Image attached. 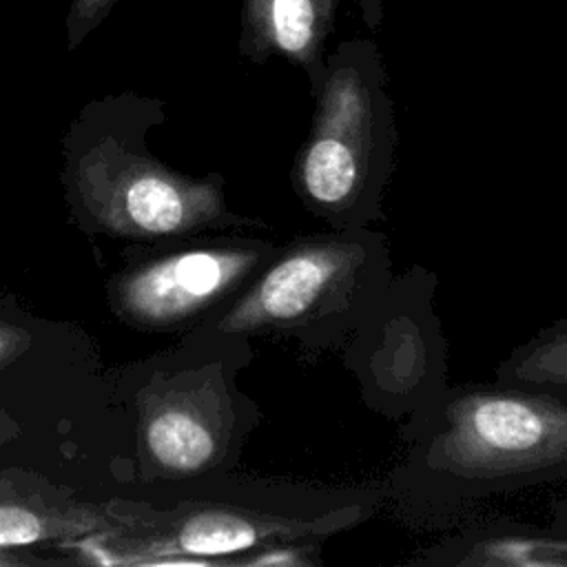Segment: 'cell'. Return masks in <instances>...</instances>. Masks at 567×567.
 <instances>
[{
  "instance_id": "3",
  "label": "cell",
  "mask_w": 567,
  "mask_h": 567,
  "mask_svg": "<svg viewBox=\"0 0 567 567\" xmlns=\"http://www.w3.org/2000/svg\"><path fill=\"white\" fill-rule=\"evenodd\" d=\"M388 241L379 230H330L277 248L219 319L226 337L284 334L330 346L361 323L388 286Z\"/></svg>"
},
{
  "instance_id": "5",
  "label": "cell",
  "mask_w": 567,
  "mask_h": 567,
  "mask_svg": "<svg viewBox=\"0 0 567 567\" xmlns=\"http://www.w3.org/2000/svg\"><path fill=\"white\" fill-rule=\"evenodd\" d=\"M111 217L128 230L173 235L217 221L226 217V208L215 182L140 164L117 175L111 190Z\"/></svg>"
},
{
  "instance_id": "9",
  "label": "cell",
  "mask_w": 567,
  "mask_h": 567,
  "mask_svg": "<svg viewBox=\"0 0 567 567\" xmlns=\"http://www.w3.org/2000/svg\"><path fill=\"white\" fill-rule=\"evenodd\" d=\"M115 2L117 0H71L66 16L71 47H75L89 31H93L111 13Z\"/></svg>"
},
{
  "instance_id": "10",
  "label": "cell",
  "mask_w": 567,
  "mask_h": 567,
  "mask_svg": "<svg viewBox=\"0 0 567 567\" xmlns=\"http://www.w3.org/2000/svg\"><path fill=\"white\" fill-rule=\"evenodd\" d=\"M27 346H29V334L27 332L0 323V365L11 361Z\"/></svg>"
},
{
  "instance_id": "11",
  "label": "cell",
  "mask_w": 567,
  "mask_h": 567,
  "mask_svg": "<svg viewBox=\"0 0 567 567\" xmlns=\"http://www.w3.org/2000/svg\"><path fill=\"white\" fill-rule=\"evenodd\" d=\"M551 516H554L556 527H558L563 534H567V498H565V501H558V505H554Z\"/></svg>"
},
{
  "instance_id": "8",
  "label": "cell",
  "mask_w": 567,
  "mask_h": 567,
  "mask_svg": "<svg viewBox=\"0 0 567 567\" xmlns=\"http://www.w3.org/2000/svg\"><path fill=\"white\" fill-rule=\"evenodd\" d=\"M55 534V525L33 509L0 505V547L29 545Z\"/></svg>"
},
{
  "instance_id": "2",
  "label": "cell",
  "mask_w": 567,
  "mask_h": 567,
  "mask_svg": "<svg viewBox=\"0 0 567 567\" xmlns=\"http://www.w3.org/2000/svg\"><path fill=\"white\" fill-rule=\"evenodd\" d=\"M452 496L567 476V399L525 385L458 388L410 461Z\"/></svg>"
},
{
  "instance_id": "7",
  "label": "cell",
  "mask_w": 567,
  "mask_h": 567,
  "mask_svg": "<svg viewBox=\"0 0 567 567\" xmlns=\"http://www.w3.org/2000/svg\"><path fill=\"white\" fill-rule=\"evenodd\" d=\"M341 0H244L239 49L252 62L284 58L317 82Z\"/></svg>"
},
{
  "instance_id": "12",
  "label": "cell",
  "mask_w": 567,
  "mask_h": 567,
  "mask_svg": "<svg viewBox=\"0 0 567 567\" xmlns=\"http://www.w3.org/2000/svg\"><path fill=\"white\" fill-rule=\"evenodd\" d=\"M16 432H18V425H16L4 412H0V445H2L7 439L16 436Z\"/></svg>"
},
{
  "instance_id": "4",
  "label": "cell",
  "mask_w": 567,
  "mask_h": 567,
  "mask_svg": "<svg viewBox=\"0 0 567 567\" xmlns=\"http://www.w3.org/2000/svg\"><path fill=\"white\" fill-rule=\"evenodd\" d=\"M275 252L272 241H246L171 255L124 281L122 308L151 323L188 319L248 281Z\"/></svg>"
},
{
  "instance_id": "6",
  "label": "cell",
  "mask_w": 567,
  "mask_h": 567,
  "mask_svg": "<svg viewBox=\"0 0 567 567\" xmlns=\"http://www.w3.org/2000/svg\"><path fill=\"white\" fill-rule=\"evenodd\" d=\"M235 430V405L221 390H208L179 394L157 408L144 439L157 465L175 474H197L224 456Z\"/></svg>"
},
{
  "instance_id": "1",
  "label": "cell",
  "mask_w": 567,
  "mask_h": 567,
  "mask_svg": "<svg viewBox=\"0 0 567 567\" xmlns=\"http://www.w3.org/2000/svg\"><path fill=\"white\" fill-rule=\"evenodd\" d=\"M310 89L315 115L290 173L295 190L332 230L368 228L381 217L396 151L381 49L361 38L337 44Z\"/></svg>"
}]
</instances>
